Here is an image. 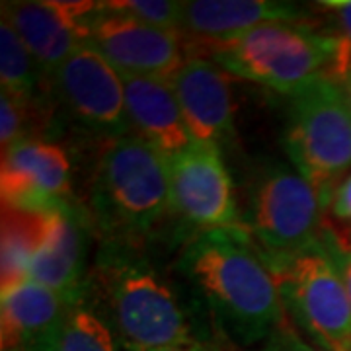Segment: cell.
<instances>
[{
  "mask_svg": "<svg viewBox=\"0 0 351 351\" xmlns=\"http://www.w3.org/2000/svg\"><path fill=\"white\" fill-rule=\"evenodd\" d=\"M326 213L332 226L322 225V239L336 250L351 252V172L339 182Z\"/></svg>",
  "mask_w": 351,
  "mask_h": 351,
  "instance_id": "22",
  "label": "cell"
},
{
  "mask_svg": "<svg viewBox=\"0 0 351 351\" xmlns=\"http://www.w3.org/2000/svg\"><path fill=\"white\" fill-rule=\"evenodd\" d=\"M90 207L106 240L133 242L170 211V158L137 135L110 138L94 174Z\"/></svg>",
  "mask_w": 351,
  "mask_h": 351,
  "instance_id": "3",
  "label": "cell"
},
{
  "mask_svg": "<svg viewBox=\"0 0 351 351\" xmlns=\"http://www.w3.org/2000/svg\"><path fill=\"white\" fill-rule=\"evenodd\" d=\"M248 351H324L320 348H314L313 343L304 341L299 336V332L291 326L287 322V318L279 324V326L269 334V338L265 339L263 343H260L258 348Z\"/></svg>",
  "mask_w": 351,
  "mask_h": 351,
  "instance_id": "24",
  "label": "cell"
},
{
  "mask_svg": "<svg viewBox=\"0 0 351 351\" xmlns=\"http://www.w3.org/2000/svg\"><path fill=\"white\" fill-rule=\"evenodd\" d=\"M341 88H343V92H346V96H348V101H350L351 106V69L348 71V75L341 78Z\"/></svg>",
  "mask_w": 351,
  "mask_h": 351,
  "instance_id": "27",
  "label": "cell"
},
{
  "mask_svg": "<svg viewBox=\"0 0 351 351\" xmlns=\"http://www.w3.org/2000/svg\"><path fill=\"white\" fill-rule=\"evenodd\" d=\"M55 100L64 113L98 135H131L123 78L90 43H84L49 78Z\"/></svg>",
  "mask_w": 351,
  "mask_h": 351,
  "instance_id": "8",
  "label": "cell"
},
{
  "mask_svg": "<svg viewBox=\"0 0 351 351\" xmlns=\"http://www.w3.org/2000/svg\"><path fill=\"white\" fill-rule=\"evenodd\" d=\"M283 145L328 209L339 182L351 172V106L339 82L320 76L289 94Z\"/></svg>",
  "mask_w": 351,
  "mask_h": 351,
  "instance_id": "5",
  "label": "cell"
},
{
  "mask_svg": "<svg viewBox=\"0 0 351 351\" xmlns=\"http://www.w3.org/2000/svg\"><path fill=\"white\" fill-rule=\"evenodd\" d=\"M75 304L36 281L2 291V351H57Z\"/></svg>",
  "mask_w": 351,
  "mask_h": 351,
  "instance_id": "15",
  "label": "cell"
},
{
  "mask_svg": "<svg viewBox=\"0 0 351 351\" xmlns=\"http://www.w3.org/2000/svg\"><path fill=\"white\" fill-rule=\"evenodd\" d=\"M2 205L55 213L75 205L71 189V160L66 152L43 138H25L2 152Z\"/></svg>",
  "mask_w": 351,
  "mask_h": 351,
  "instance_id": "11",
  "label": "cell"
},
{
  "mask_svg": "<svg viewBox=\"0 0 351 351\" xmlns=\"http://www.w3.org/2000/svg\"><path fill=\"white\" fill-rule=\"evenodd\" d=\"M0 84L4 94L24 104L41 100V88L47 86L29 49L4 18L0 22Z\"/></svg>",
  "mask_w": 351,
  "mask_h": 351,
  "instance_id": "19",
  "label": "cell"
},
{
  "mask_svg": "<svg viewBox=\"0 0 351 351\" xmlns=\"http://www.w3.org/2000/svg\"><path fill=\"white\" fill-rule=\"evenodd\" d=\"M47 217L49 213H32L2 205V291H8L27 281L29 263L45 237Z\"/></svg>",
  "mask_w": 351,
  "mask_h": 351,
  "instance_id": "18",
  "label": "cell"
},
{
  "mask_svg": "<svg viewBox=\"0 0 351 351\" xmlns=\"http://www.w3.org/2000/svg\"><path fill=\"white\" fill-rule=\"evenodd\" d=\"M131 133L145 138L168 158L193 143L170 80L121 75Z\"/></svg>",
  "mask_w": 351,
  "mask_h": 351,
  "instance_id": "16",
  "label": "cell"
},
{
  "mask_svg": "<svg viewBox=\"0 0 351 351\" xmlns=\"http://www.w3.org/2000/svg\"><path fill=\"white\" fill-rule=\"evenodd\" d=\"M322 6L334 14L336 25H338V41L339 55L338 64L332 73V78L336 82H341V78L348 75L351 69V0H326Z\"/></svg>",
  "mask_w": 351,
  "mask_h": 351,
  "instance_id": "23",
  "label": "cell"
},
{
  "mask_svg": "<svg viewBox=\"0 0 351 351\" xmlns=\"http://www.w3.org/2000/svg\"><path fill=\"white\" fill-rule=\"evenodd\" d=\"M88 43L119 75L170 80L188 59L182 49V34L113 12L104 2H98V10L90 20Z\"/></svg>",
  "mask_w": 351,
  "mask_h": 351,
  "instance_id": "10",
  "label": "cell"
},
{
  "mask_svg": "<svg viewBox=\"0 0 351 351\" xmlns=\"http://www.w3.org/2000/svg\"><path fill=\"white\" fill-rule=\"evenodd\" d=\"M195 143L221 147L234 137V110L226 73L207 57H188L170 78Z\"/></svg>",
  "mask_w": 351,
  "mask_h": 351,
  "instance_id": "14",
  "label": "cell"
},
{
  "mask_svg": "<svg viewBox=\"0 0 351 351\" xmlns=\"http://www.w3.org/2000/svg\"><path fill=\"white\" fill-rule=\"evenodd\" d=\"M306 10L271 0H191L186 2L182 34L195 41H221L269 22L304 24Z\"/></svg>",
  "mask_w": 351,
  "mask_h": 351,
  "instance_id": "17",
  "label": "cell"
},
{
  "mask_svg": "<svg viewBox=\"0 0 351 351\" xmlns=\"http://www.w3.org/2000/svg\"><path fill=\"white\" fill-rule=\"evenodd\" d=\"M57 351H117L110 326L84 304L73 308Z\"/></svg>",
  "mask_w": 351,
  "mask_h": 351,
  "instance_id": "20",
  "label": "cell"
},
{
  "mask_svg": "<svg viewBox=\"0 0 351 351\" xmlns=\"http://www.w3.org/2000/svg\"><path fill=\"white\" fill-rule=\"evenodd\" d=\"M158 351H213L205 341H193V343H184V346H174V348H164Z\"/></svg>",
  "mask_w": 351,
  "mask_h": 351,
  "instance_id": "26",
  "label": "cell"
},
{
  "mask_svg": "<svg viewBox=\"0 0 351 351\" xmlns=\"http://www.w3.org/2000/svg\"><path fill=\"white\" fill-rule=\"evenodd\" d=\"M324 213L313 184L295 166L276 162L252 182L244 228L263 258H281L320 240Z\"/></svg>",
  "mask_w": 351,
  "mask_h": 351,
  "instance_id": "7",
  "label": "cell"
},
{
  "mask_svg": "<svg viewBox=\"0 0 351 351\" xmlns=\"http://www.w3.org/2000/svg\"><path fill=\"white\" fill-rule=\"evenodd\" d=\"M170 211L197 232L244 226L221 147L193 141L170 156Z\"/></svg>",
  "mask_w": 351,
  "mask_h": 351,
  "instance_id": "9",
  "label": "cell"
},
{
  "mask_svg": "<svg viewBox=\"0 0 351 351\" xmlns=\"http://www.w3.org/2000/svg\"><path fill=\"white\" fill-rule=\"evenodd\" d=\"M104 6L113 12L135 18L138 22L152 25V27L182 34L186 2H178V0H112V2H104Z\"/></svg>",
  "mask_w": 351,
  "mask_h": 351,
  "instance_id": "21",
  "label": "cell"
},
{
  "mask_svg": "<svg viewBox=\"0 0 351 351\" xmlns=\"http://www.w3.org/2000/svg\"><path fill=\"white\" fill-rule=\"evenodd\" d=\"M178 269L239 348H258L287 318L276 279L244 226L197 232Z\"/></svg>",
  "mask_w": 351,
  "mask_h": 351,
  "instance_id": "1",
  "label": "cell"
},
{
  "mask_svg": "<svg viewBox=\"0 0 351 351\" xmlns=\"http://www.w3.org/2000/svg\"><path fill=\"white\" fill-rule=\"evenodd\" d=\"M197 51L226 75L293 94L320 76H330L338 64L336 36L318 34L306 24L269 22L221 41H195Z\"/></svg>",
  "mask_w": 351,
  "mask_h": 351,
  "instance_id": "4",
  "label": "cell"
},
{
  "mask_svg": "<svg viewBox=\"0 0 351 351\" xmlns=\"http://www.w3.org/2000/svg\"><path fill=\"white\" fill-rule=\"evenodd\" d=\"M322 242L326 244V240L322 239ZM326 248L332 254L334 262L338 265L339 276L343 279V285H346V291H348V297H350L351 302V252H339L336 248H332L330 244H326Z\"/></svg>",
  "mask_w": 351,
  "mask_h": 351,
  "instance_id": "25",
  "label": "cell"
},
{
  "mask_svg": "<svg viewBox=\"0 0 351 351\" xmlns=\"http://www.w3.org/2000/svg\"><path fill=\"white\" fill-rule=\"evenodd\" d=\"M88 215L76 205L49 213L45 237L29 263L27 279L55 291L71 304L86 295Z\"/></svg>",
  "mask_w": 351,
  "mask_h": 351,
  "instance_id": "13",
  "label": "cell"
},
{
  "mask_svg": "<svg viewBox=\"0 0 351 351\" xmlns=\"http://www.w3.org/2000/svg\"><path fill=\"white\" fill-rule=\"evenodd\" d=\"M88 293H96L108 316L106 324L127 351H158L201 341L193 336L172 287L145 258H138L131 242H104L86 281Z\"/></svg>",
  "mask_w": 351,
  "mask_h": 351,
  "instance_id": "2",
  "label": "cell"
},
{
  "mask_svg": "<svg viewBox=\"0 0 351 351\" xmlns=\"http://www.w3.org/2000/svg\"><path fill=\"white\" fill-rule=\"evenodd\" d=\"M263 260L276 279L285 313L302 332L320 350L351 351L350 297L322 237L301 252Z\"/></svg>",
  "mask_w": 351,
  "mask_h": 351,
  "instance_id": "6",
  "label": "cell"
},
{
  "mask_svg": "<svg viewBox=\"0 0 351 351\" xmlns=\"http://www.w3.org/2000/svg\"><path fill=\"white\" fill-rule=\"evenodd\" d=\"M98 2H2V18L29 49L49 86L51 75L88 43Z\"/></svg>",
  "mask_w": 351,
  "mask_h": 351,
  "instance_id": "12",
  "label": "cell"
}]
</instances>
